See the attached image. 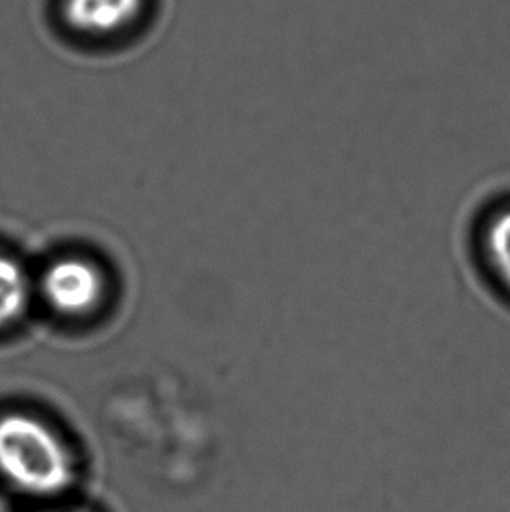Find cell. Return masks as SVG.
Listing matches in <instances>:
<instances>
[{
	"label": "cell",
	"mask_w": 510,
	"mask_h": 512,
	"mask_svg": "<svg viewBox=\"0 0 510 512\" xmlns=\"http://www.w3.org/2000/svg\"><path fill=\"white\" fill-rule=\"evenodd\" d=\"M0 472L21 492L51 497L74 481L69 453L55 434L32 416L0 418Z\"/></svg>",
	"instance_id": "1"
},
{
	"label": "cell",
	"mask_w": 510,
	"mask_h": 512,
	"mask_svg": "<svg viewBox=\"0 0 510 512\" xmlns=\"http://www.w3.org/2000/svg\"><path fill=\"white\" fill-rule=\"evenodd\" d=\"M42 287L49 303L60 312L83 313L95 306L100 298L102 280L90 264L63 259L46 271Z\"/></svg>",
	"instance_id": "2"
},
{
	"label": "cell",
	"mask_w": 510,
	"mask_h": 512,
	"mask_svg": "<svg viewBox=\"0 0 510 512\" xmlns=\"http://www.w3.org/2000/svg\"><path fill=\"white\" fill-rule=\"evenodd\" d=\"M145 0H62L67 25L79 34H119L144 13Z\"/></svg>",
	"instance_id": "3"
},
{
	"label": "cell",
	"mask_w": 510,
	"mask_h": 512,
	"mask_svg": "<svg viewBox=\"0 0 510 512\" xmlns=\"http://www.w3.org/2000/svg\"><path fill=\"white\" fill-rule=\"evenodd\" d=\"M27 298L25 273L11 259L0 256V326L13 322L23 312Z\"/></svg>",
	"instance_id": "4"
},
{
	"label": "cell",
	"mask_w": 510,
	"mask_h": 512,
	"mask_svg": "<svg viewBox=\"0 0 510 512\" xmlns=\"http://www.w3.org/2000/svg\"><path fill=\"white\" fill-rule=\"evenodd\" d=\"M486 249L498 277L510 291V208L491 219L486 233Z\"/></svg>",
	"instance_id": "5"
}]
</instances>
